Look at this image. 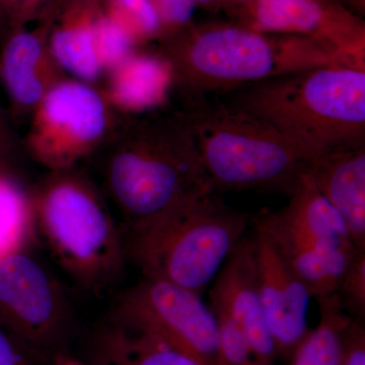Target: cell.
Wrapping results in <instances>:
<instances>
[{"mask_svg":"<svg viewBox=\"0 0 365 365\" xmlns=\"http://www.w3.org/2000/svg\"><path fill=\"white\" fill-rule=\"evenodd\" d=\"M168 37L163 61L188 93L223 95L318 66L365 68L318 41L263 33L232 21L192 23Z\"/></svg>","mask_w":365,"mask_h":365,"instance_id":"6da1fadb","label":"cell"},{"mask_svg":"<svg viewBox=\"0 0 365 365\" xmlns=\"http://www.w3.org/2000/svg\"><path fill=\"white\" fill-rule=\"evenodd\" d=\"M178 119L215 192H276L289 198L313 160L267 122L220 95L188 93Z\"/></svg>","mask_w":365,"mask_h":365,"instance_id":"7a4b0ae2","label":"cell"},{"mask_svg":"<svg viewBox=\"0 0 365 365\" xmlns=\"http://www.w3.org/2000/svg\"><path fill=\"white\" fill-rule=\"evenodd\" d=\"M220 96L267 122L312 158L365 143V68L314 67Z\"/></svg>","mask_w":365,"mask_h":365,"instance_id":"3957f363","label":"cell"},{"mask_svg":"<svg viewBox=\"0 0 365 365\" xmlns=\"http://www.w3.org/2000/svg\"><path fill=\"white\" fill-rule=\"evenodd\" d=\"M248 225V215L228 207L209 190L125 234L127 258L144 277L170 281L201 295Z\"/></svg>","mask_w":365,"mask_h":365,"instance_id":"277c9868","label":"cell"},{"mask_svg":"<svg viewBox=\"0 0 365 365\" xmlns=\"http://www.w3.org/2000/svg\"><path fill=\"white\" fill-rule=\"evenodd\" d=\"M133 137L113 158L108 170L124 235L213 190L193 141L179 119L146 122Z\"/></svg>","mask_w":365,"mask_h":365,"instance_id":"5b68a950","label":"cell"},{"mask_svg":"<svg viewBox=\"0 0 365 365\" xmlns=\"http://www.w3.org/2000/svg\"><path fill=\"white\" fill-rule=\"evenodd\" d=\"M38 240L78 287L102 294L123 276V230L83 182L57 180L33 204Z\"/></svg>","mask_w":365,"mask_h":365,"instance_id":"8992f818","label":"cell"},{"mask_svg":"<svg viewBox=\"0 0 365 365\" xmlns=\"http://www.w3.org/2000/svg\"><path fill=\"white\" fill-rule=\"evenodd\" d=\"M252 222L317 299L337 294L346 269L360 252L339 213L307 174L287 206L262 210Z\"/></svg>","mask_w":365,"mask_h":365,"instance_id":"52a82bcc","label":"cell"},{"mask_svg":"<svg viewBox=\"0 0 365 365\" xmlns=\"http://www.w3.org/2000/svg\"><path fill=\"white\" fill-rule=\"evenodd\" d=\"M71 323L66 290L30 250L0 259V325L32 359L61 352Z\"/></svg>","mask_w":365,"mask_h":365,"instance_id":"ba28073f","label":"cell"},{"mask_svg":"<svg viewBox=\"0 0 365 365\" xmlns=\"http://www.w3.org/2000/svg\"><path fill=\"white\" fill-rule=\"evenodd\" d=\"M112 318L157 336L199 360L215 365L218 323L201 295L158 278H141L116 300Z\"/></svg>","mask_w":365,"mask_h":365,"instance_id":"9c48e42d","label":"cell"},{"mask_svg":"<svg viewBox=\"0 0 365 365\" xmlns=\"http://www.w3.org/2000/svg\"><path fill=\"white\" fill-rule=\"evenodd\" d=\"M230 21L263 33L318 41L365 67V24L338 0H248Z\"/></svg>","mask_w":365,"mask_h":365,"instance_id":"30bf717a","label":"cell"},{"mask_svg":"<svg viewBox=\"0 0 365 365\" xmlns=\"http://www.w3.org/2000/svg\"><path fill=\"white\" fill-rule=\"evenodd\" d=\"M210 307L227 314L260 365H275V344L262 306L253 237H245L220 269L209 294Z\"/></svg>","mask_w":365,"mask_h":365,"instance_id":"8fae6325","label":"cell"},{"mask_svg":"<svg viewBox=\"0 0 365 365\" xmlns=\"http://www.w3.org/2000/svg\"><path fill=\"white\" fill-rule=\"evenodd\" d=\"M262 306L278 356L290 357L309 332V290L273 248L255 230L253 237Z\"/></svg>","mask_w":365,"mask_h":365,"instance_id":"7c38bea8","label":"cell"},{"mask_svg":"<svg viewBox=\"0 0 365 365\" xmlns=\"http://www.w3.org/2000/svg\"><path fill=\"white\" fill-rule=\"evenodd\" d=\"M307 175L339 213L354 246L365 251V143L317 155Z\"/></svg>","mask_w":365,"mask_h":365,"instance_id":"4fadbf2b","label":"cell"},{"mask_svg":"<svg viewBox=\"0 0 365 365\" xmlns=\"http://www.w3.org/2000/svg\"><path fill=\"white\" fill-rule=\"evenodd\" d=\"M91 365H203L176 346L109 317L91 348Z\"/></svg>","mask_w":365,"mask_h":365,"instance_id":"5bb4252c","label":"cell"},{"mask_svg":"<svg viewBox=\"0 0 365 365\" xmlns=\"http://www.w3.org/2000/svg\"><path fill=\"white\" fill-rule=\"evenodd\" d=\"M45 119L71 136L73 160L85 144L96 140L105 129V108L96 91L81 83H63L45 98Z\"/></svg>","mask_w":365,"mask_h":365,"instance_id":"9a60e30c","label":"cell"},{"mask_svg":"<svg viewBox=\"0 0 365 365\" xmlns=\"http://www.w3.org/2000/svg\"><path fill=\"white\" fill-rule=\"evenodd\" d=\"M319 321L295 347L289 365H340L342 333L351 317L337 294L319 299Z\"/></svg>","mask_w":365,"mask_h":365,"instance_id":"2e32d148","label":"cell"},{"mask_svg":"<svg viewBox=\"0 0 365 365\" xmlns=\"http://www.w3.org/2000/svg\"><path fill=\"white\" fill-rule=\"evenodd\" d=\"M95 11L88 6L72 11L64 25L52 37L55 56L67 71L83 79H95L101 71L93 38Z\"/></svg>","mask_w":365,"mask_h":365,"instance_id":"e0dca14e","label":"cell"},{"mask_svg":"<svg viewBox=\"0 0 365 365\" xmlns=\"http://www.w3.org/2000/svg\"><path fill=\"white\" fill-rule=\"evenodd\" d=\"M170 78L169 67L163 60L128 58L118 66L113 93L119 104L143 109L160 102Z\"/></svg>","mask_w":365,"mask_h":365,"instance_id":"ac0fdd59","label":"cell"},{"mask_svg":"<svg viewBox=\"0 0 365 365\" xmlns=\"http://www.w3.org/2000/svg\"><path fill=\"white\" fill-rule=\"evenodd\" d=\"M41 54V41L33 33L16 34L4 50V81L20 104H36L42 98L43 86L37 74Z\"/></svg>","mask_w":365,"mask_h":365,"instance_id":"d6986e66","label":"cell"},{"mask_svg":"<svg viewBox=\"0 0 365 365\" xmlns=\"http://www.w3.org/2000/svg\"><path fill=\"white\" fill-rule=\"evenodd\" d=\"M37 240L32 204L13 182L0 177V259L31 250Z\"/></svg>","mask_w":365,"mask_h":365,"instance_id":"ffe728a7","label":"cell"},{"mask_svg":"<svg viewBox=\"0 0 365 365\" xmlns=\"http://www.w3.org/2000/svg\"><path fill=\"white\" fill-rule=\"evenodd\" d=\"M106 14L123 26L134 39L145 40L163 35L162 21L150 0H103Z\"/></svg>","mask_w":365,"mask_h":365,"instance_id":"44dd1931","label":"cell"},{"mask_svg":"<svg viewBox=\"0 0 365 365\" xmlns=\"http://www.w3.org/2000/svg\"><path fill=\"white\" fill-rule=\"evenodd\" d=\"M96 50L102 66H119L128 59L135 42L123 26L105 13H98L93 21Z\"/></svg>","mask_w":365,"mask_h":365,"instance_id":"7402d4cb","label":"cell"},{"mask_svg":"<svg viewBox=\"0 0 365 365\" xmlns=\"http://www.w3.org/2000/svg\"><path fill=\"white\" fill-rule=\"evenodd\" d=\"M212 312L218 323V354L215 365H260L235 322L222 311L212 309Z\"/></svg>","mask_w":365,"mask_h":365,"instance_id":"603a6c76","label":"cell"},{"mask_svg":"<svg viewBox=\"0 0 365 365\" xmlns=\"http://www.w3.org/2000/svg\"><path fill=\"white\" fill-rule=\"evenodd\" d=\"M341 306L353 319H365V251L356 253L346 269L337 292Z\"/></svg>","mask_w":365,"mask_h":365,"instance_id":"cb8c5ba5","label":"cell"},{"mask_svg":"<svg viewBox=\"0 0 365 365\" xmlns=\"http://www.w3.org/2000/svg\"><path fill=\"white\" fill-rule=\"evenodd\" d=\"M162 21L163 34L170 35L192 24L195 0H150Z\"/></svg>","mask_w":365,"mask_h":365,"instance_id":"d4e9b609","label":"cell"},{"mask_svg":"<svg viewBox=\"0 0 365 365\" xmlns=\"http://www.w3.org/2000/svg\"><path fill=\"white\" fill-rule=\"evenodd\" d=\"M340 365H365V327L359 319L352 318L343 330Z\"/></svg>","mask_w":365,"mask_h":365,"instance_id":"484cf974","label":"cell"},{"mask_svg":"<svg viewBox=\"0 0 365 365\" xmlns=\"http://www.w3.org/2000/svg\"><path fill=\"white\" fill-rule=\"evenodd\" d=\"M0 365H34L32 356L0 325Z\"/></svg>","mask_w":365,"mask_h":365,"instance_id":"4316f807","label":"cell"},{"mask_svg":"<svg viewBox=\"0 0 365 365\" xmlns=\"http://www.w3.org/2000/svg\"><path fill=\"white\" fill-rule=\"evenodd\" d=\"M197 7L200 6L206 11H227L230 4L228 0H195Z\"/></svg>","mask_w":365,"mask_h":365,"instance_id":"83f0119b","label":"cell"},{"mask_svg":"<svg viewBox=\"0 0 365 365\" xmlns=\"http://www.w3.org/2000/svg\"><path fill=\"white\" fill-rule=\"evenodd\" d=\"M51 365H88L83 364L81 360L67 355L66 353L59 352L53 356L51 359Z\"/></svg>","mask_w":365,"mask_h":365,"instance_id":"f1b7e54d","label":"cell"},{"mask_svg":"<svg viewBox=\"0 0 365 365\" xmlns=\"http://www.w3.org/2000/svg\"><path fill=\"white\" fill-rule=\"evenodd\" d=\"M343 6L349 9L353 13L361 14L364 13L365 0H338Z\"/></svg>","mask_w":365,"mask_h":365,"instance_id":"f546056e","label":"cell"},{"mask_svg":"<svg viewBox=\"0 0 365 365\" xmlns=\"http://www.w3.org/2000/svg\"><path fill=\"white\" fill-rule=\"evenodd\" d=\"M9 4H13L14 6H21V9H32L39 0H6Z\"/></svg>","mask_w":365,"mask_h":365,"instance_id":"4dcf8cb0","label":"cell"},{"mask_svg":"<svg viewBox=\"0 0 365 365\" xmlns=\"http://www.w3.org/2000/svg\"><path fill=\"white\" fill-rule=\"evenodd\" d=\"M246 1H248V0H228V4H230V6H228L227 11H230V9H232V7L237 6V4H244V2ZM227 11H225V13H227Z\"/></svg>","mask_w":365,"mask_h":365,"instance_id":"1f68e13d","label":"cell"}]
</instances>
